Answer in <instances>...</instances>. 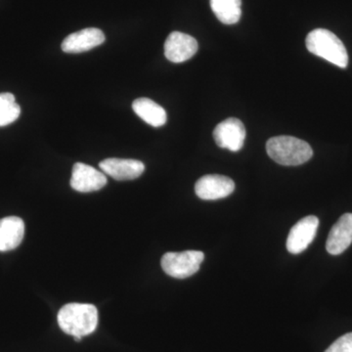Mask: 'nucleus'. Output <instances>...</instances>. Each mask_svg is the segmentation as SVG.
I'll use <instances>...</instances> for the list:
<instances>
[{
    "mask_svg": "<svg viewBox=\"0 0 352 352\" xmlns=\"http://www.w3.org/2000/svg\"><path fill=\"white\" fill-rule=\"evenodd\" d=\"M325 352H352V333L342 336Z\"/></svg>",
    "mask_w": 352,
    "mask_h": 352,
    "instance_id": "17",
    "label": "nucleus"
},
{
    "mask_svg": "<svg viewBox=\"0 0 352 352\" xmlns=\"http://www.w3.org/2000/svg\"><path fill=\"white\" fill-rule=\"evenodd\" d=\"M25 223L17 217L0 219V252L16 249L24 239Z\"/></svg>",
    "mask_w": 352,
    "mask_h": 352,
    "instance_id": "13",
    "label": "nucleus"
},
{
    "mask_svg": "<svg viewBox=\"0 0 352 352\" xmlns=\"http://www.w3.org/2000/svg\"><path fill=\"white\" fill-rule=\"evenodd\" d=\"M242 0H210V8L217 19L226 25L239 22L242 16Z\"/></svg>",
    "mask_w": 352,
    "mask_h": 352,
    "instance_id": "15",
    "label": "nucleus"
},
{
    "mask_svg": "<svg viewBox=\"0 0 352 352\" xmlns=\"http://www.w3.org/2000/svg\"><path fill=\"white\" fill-rule=\"evenodd\" d=\"M352 243V214H344L329 233L326 249L333 256L342 254Z\"/></svg>",
    "mask_w": 352,
    "mask_h": 352,
    "instance_id": "12",
    "label": "nucleus"
},
{
    "mask_svg": "<svg viewBox=\"0 0 352 352\" xmlns=\"http://www.w3.org/2000/svg\"><path fill=\"white\" fill-rule=\"evenodd\" d=\"M74 339H75L76 342H80V340L82 339V337H74Z\"/></svg>",
    "mask_w": 352,
    "mask_h": 352,
    "instance_id": "18",
    "label": "nucleus"
},
{
    "mask_svg": "<svg viewBox=\"0 0 352 352\" xmlns=\"http://www.w3.org/2000/svg\"><path fill=\"white\" fill-rule=\"evenodd\" d=\"M268 156L277 164L286 166H300L314 156L311 146L293 136H276L266 143Z\"/></svg>",
    "mask_w": 352,
    "mask_h": 352,
    "instance_id": "2",
    "label": "nucleus"
},
{
    "mask_svg": "<svg viewBox=\"0 0 352 352\" xmlns=\"http://www.w3.org/2000/svg\"><path fill=\"white\" fill-rule=\"evenodd\" d=\"M214 138L220 148L231 152L240 151L245 138L244 124L236 118H229L215 127Z\"/></svg>",
    "mask_w": 352,
    "mask_h": 352,
    "instance_id": "5",
    "label": "nucleus"
},
{
    "mask_svg": "<svg viewBox=\"0 0 352 352\" xmlns=\"http://www.w3.org/2000/svg\"><path fill=\"white\" fill-rule=\"evenodd\" d=\"M319 219L314 215L303 217L289 231L287 239V250L293 254H298L307 249L316 236Z\"/></svg>",
    "mask_w": 352,
    "mask_h": 352,
    "instance_id": "6",
    "label": "nucleus"
},
{
    "mask_svg": "<svg viewBox=\"0 0 352 352\" xmlns=\"http://www.w3.org/2000/svg\"><path fill=\"white\" fill-rule=\"evenodd\" d=\"M101 170L116 180H133L138 178L145 170L142 162L131 159L110 157L99 164Z\"/></svg>",
    "mask_w": 352,
    "mask_h": 352,
    "instance_id": "10",
    "label": "nucleus"
},
{
    "mask_svg": "<svg viewBox=\"0 0 352 352\" xmlns=\"http://www.w3.org/2000/svg\"><path fill=\"white\" fill-rule=\"evenodd\" d=\"M107 184V177L101 171L82 163H76L72 173V188L82 193L98 191Z\"/></svg>",
    "mask_w": 352,
    "mask_h": 352,
    "instance_id": "9",
    "label": "nucleus"
},
{
    "mask_svg": "<svg viewBox=\"0 0 352 352\" xmlns=\"http://www.w3.org/2000/svg\"><path fill=\"white\" fill-rule=\"evenodd\" d=\"M198 51V43L184 32H173L164 43V55L173 63H183L191 59Z\"/></svg>",
    "mask_w": 352,
    "mask_h": 352,
    "instance_id": "8",
    "label": "nucleus"
},
{
    "mask_svg": "<svg viewBox=\"0 0 352 352\" xmlns=\"http://www.w3.org/2000/svg\"><path fill=\"white\" fill-rule=\"evenodd\" d=\"M132 109L146 124L154 127L163 126L166 122V110L156 102L148 98H138L132 103Z\"/></svg>",
    "mask_w": 352,
    "mask_h": 352,
    "instance_id": "14",
    "label": "nucleus"
},
{
    "mask_svg": "<svg viewBox=\"0 0 352 352\" xmlns=\"http://www.w3.org/2000/svg\"><path fill=\"white\" fill-rule=\"evenodd\" d=\"M205 254L200 251L166 252L162 258V268L168 276L185 279L200 270Z\"/></svg>",
    "mask_w": 352,
    "mask_h": 352,
    "instance_id": "4",
    "label": "nucleus"
},
{
    "mask_svg": "<svg viewBox=\"0 0 352 352\" xmlns=\"http://www.w3.org/2000/svg\"><path fill=\"white\" fill-rule=\"evenodd\" d=\"M59 327L73 337H85L96 330L98 311L94 305L68 303L58 312Z\"/></svg>",
    "mask_w": 352,
    "mask_h": 352,
    "instance_id": "1",
    "label": "nucleus"
},
{
    "mask_svg": "<svg viewBox=\"0 0 352 352\" xmlns=\"http://www.w3.org/2000/svg\"><path fill=\"white\" fill-rule=\"evenodd\" d=\"M305 43L310 53L327 60L340 68L346 69L349 65L346 46L333 32L328 30L316 29L310 32Z\"/></svg>",
    "mask_w": 352,
    "mask_h": 352,
    "instance_id": "3",
    "label": "nucleus"
},
{
    "mask_svg": "<svg viewBox=\"0 0 352 352\" xmlns=\"http://www.w3.org/2000/svg\"><path fill=\"white\" fill-rule=\"evenodd\" d=\"M235 190V183L231 178L219 175L203 176L197 182L195 192L201 200L214 201L226 198Z\"/></svg>",
    "mask_w": 352,
    "mask_h": 352,
    "instance_id": "7",
    "label": "nucleus"
},
{
    "mask_svg": "<svg viewBox=\"0 0 352 352\" xmlns=\"http://www.w3.org/2000/svg\"><path fill=\"white\" fill-rule=\"evenodd\" d=\"M21 107L12 94H0V126L12 124L20 117Z\"/></svg>",
    "mask_w": 352,
    "mask_h": 352,
    "instance_id": "16",
    "label": "nucleus"
},
{
    "mask_svg": "<svg viewBox=\"0 0 352 352\" xmlns=\"http://www.w3.org/2000/svg\"><path fill=\"white\" fill-rule=\"evenodd\" d=\"M105 41V34L96 28H88L74 32L64 39L62 50L66 53L87 52L101 45Z\"/></svg>",
    "mask_w": 352,
    "mask_h": 352,
    "instance_id": "11",
    "label": "nucleus"
}]
</instances>
